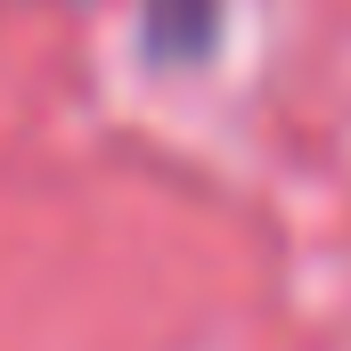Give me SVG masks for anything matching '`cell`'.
<instances>
[{"label": "cell", "mask_w": 351, "mask_h": 351, "mask_svg": "<svg viewBox=\"0 0 351 351\" xmlns=\"http://www.w3.org/2000/svg\"><path fill=\"white\" fill-rule=\"evenodd\" d=\"M221 41V0H139V49L147 66H196Z\"/></svg>", "instance_id": "6da1fadb"}]
</instances>
